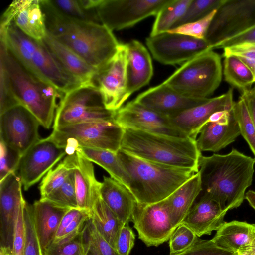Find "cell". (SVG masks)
Masks as SVG:
<instances>
[{
	"label": "cell",
	"mask_w": 255,
	"mask_h": 255,
	"mask_svg": "<svg viewBox=\"0 0 255 255\" xmlns=\"http://www.w3.org/2000/svg\"><path fill=\"white\" fill-rule=\"evenodd\" d=\"M233 89L225 93L208 98L198 105L168 116L171 122L187 136L196 140L200 130L211 116L218 111L232 110L234 101Z\"/></svg>",
	"instance_id": "cell-19"
},
{
	"label": "cell",
	"mask_w": 255,
	"mask_h": 255,
	"mask_svg": "<svg viewBox=\"0 0 255 255\" xmlns=\"http://www.w3.org/2000/svg\"><path fill=\"white\" fill-rule=\"evenodd\" d=\"M237 253L240 255H255V242L241 248Z\"/></svg>",
	"instance_id": "cell-57"
},
{
	"label": "cell",
	"mask_w": 255,
	"mask_h": 255,
	"mask_svg": "<svg viewBox=\"0 0 255 255\" xmlns=\"http://www.w3.org/2000/svg\"><path fill=\"white\" fill-rule=\"evenodd\" d=\"M89 218V212L82 210L74 220L64 229L60 236L54 240L53 243L69 240L77 236L82 231Z\"/></svg>",
	"instance_id": "cell-50"
},
{
	"label": "cell",
	"mask_w": 255,
	"mask_h": 255,
	"mask_svg": "<svg viewBox=\"0 0 255 255\" xmlns=\"http://www.w3.org/2000/svg\"><path fill=\"white\" fill-rule=\"evenodd\" d=\"M124 128L115 121H94L53 128L49 135L60 147L71 154L83 147L117 153L121 148ZM67 154V155H68Z\"/></svg>",
	"instance_id": "cell-8"
},
{
	"label": "cell",
	"mask_w": 255,
	"mask_h": 255,
	"mask_svg": "<svg viewBox=\"0 0 255 255\" xmlns=\"http://www.w3.org/2000/svg\"><path fill=\"white\" fill-rule=\"evenodd\" d=\"M216 10H213L200 20L180 25L168 32L181 34L198 39H205Z\"/></svg>",
	"instance_id": "cell-43"
},
{
	"label": "cell",
	"mask_w": 255,
	"mask_h": 255,
	"mask_svg": "<svg viewBox=\"0 0 255 255\" xmlns=\"http://www.w3.org/2000/svg\"><path fill=\"white\" fill-rule=\"evenodd\" d=\"M31 1L29 0H14L1 16L0 29H5L14 20L19 11Z\"/></svg>",
	"instance_id": "cell-53"
},
{
	"label": "cell",
	"mask_w": 255,
	"mask_h": 255,
	"mask_svg": "<svg viewBox=\"0 0 255 255\" xmlns=\"http://www.w3.org/2000/svg\"><path fill=\"white\" fill-rule=\"evenodd\" d=\"M227 213L215 200L207 197H200L194 204L182 222L198 237L210 235L218 230L225 222Z\"/></svg>",
	"instance_id": "cell-23"
},
{
	"label": "cell",
	"mask_w": 255,
	"mask_h": 255,
	"mask_svg": "<svg viewBox=\"0 0 255 255\" xmlns=\"http://www.w3.org/2000/svg\"><path fill=\"white\" fill-rule=\"evenodd\" d=\"M169 0H99L95 8L100 23L112 31L132 27L156 16Z\"/></svg>",
	"instance_id": "cell-10"
},
{
	"label": "cell",
	"mask_w": 255,
	"mask_h": 255,
	"mask_svg": "<svg viewBox=\"0 0 255 255\" xmlns=\"http://www.w3.org/2000/svg\"><path fill=\"white\" fill-rule=\"evenodd\" d=\"M117 155L130 178L128 190L142 205L165 200L196 173L192 169L145 160L121 150Z\"/></svg>",
	"instance_id": "cell-4"
},
{
	"label": "cell",
	"mask_w": 255,
	"mask_h": 255,
	"mask_svg": "<svg viewBox=\"0 0 255 255\" xmlns=\"http://www.w3.org/2000/svg\"><path fill=\"white\" fill-rule=\"evenodd\" d=\"M59 11L71 17L85 21L101 23L95 10H88L80 0H50Z\"/></svg>",
	"instance_id": "cell-38"
},
{
	"label": "cell",
	"mask_w": 255,
	"mask_h": 255,
	"mask_svg": "<svg viewBox=\"0 0 255 255\" xmlns=\"http://www.w3.org/2000/svg\"><path fill=\"white\" fill-rule=\"evenodd\" d=\"M192 0H169L156 15L150 35L167 32L182 17Z\"/></svg>",
	"instance_id": "cell-34"
},
{
	"label": "cell",
	"mask_w": 255,
	"mask_h": 255,
	"mask_svg": "<svg viewBox=\"0 0 255 255\" xmlns=\"http://www.w3.org/2000/svg\"><path fill=\"white\" fill-rule=\"evenodd\" d=\"M255 43V26L215 45L212 49H223L236 45Z\"/></svg>",
	"instance_id": "cell-52"
},
{
	"label": "cell",
	"mask_w": 255,
	"mask_h": 255,
	"mask_svg": "<svg viewBox=\"0 0 255 255\" xmlns=\"http://www.w3.org/2000/svg\"><path fill=\"white\" fill-rule=\"evenodd\" d=\"M25 245L24 255H43L35 228L31 205H26L24 211Z\"/></svg>",
	"instance_id": "cell-40"
},
{
	"label": "cell",
	"mask_w": 255,
	"mask_h": 255,
	"mask_svg": "<svg viewBox=\"0 0 255 255\" xmlns=\"http://www.w3.org/2000/svg\"><path fill=\"white\" fill-rule=\"evenodd\" d=\"M232 112L237 122L241 135L248 143L255 159V128L244 100L241 97L234 101Z\"/></svg>",
	"instance_id": "cell-36"
},
{
	"label": "cell",
	"mask_w": 255,
	"mask_h": 255,
	"mask_svg": "<svg viewBox=\"0 0 255 255\" xmlns=\"http://www.w3.org/2000/svg\"><path fill=\"white\" fill-rule=\"evenodd\" d=\"M115 112L105 108L101 94L94 83L83 85L60 99L53 128L82 123L114 121Z\"/></svg>",
	"instance_id": "cell-9"
},
{
	"label": "cell",
	"mask_w": 255,
	"mask_h": 255,
	"mask_svg": "<svg viewBox=\"0 0 255 255\" xmlns=\"http://www.w3.org/2000/svg\"><path fill=\"white\" fill-rule=\"evenodd\" d=\"M225 0H192L182 17L172 29L202 19L213 10L217 9Z\"/></svg>",
	"instance_id": "cell-37"
},
{
	"label": "cell",
	"mask_w": 255,
	"mask_h": 255,
	"mask_svg": "<svg viewBox=\"0 0 255 255\" xmlns=\"http://www.w3.org/2000/svg\"><path fill=\"white\" fill-rule=\"evenodd\" d=\"M100 196L123 224L132 221L137 202L124 185L111 177L104 176Z\"/></svg>",
	"instance_id": "cell-25"
},
{
	"label": "cell",
	"mask_w": 255,
	"mask_h": 255,
	"mask_svg": "<svg viewBox=\"0 0 255 255\" xmlns=\"http://www.w3.org/2000/svg\"><path fill=\"white\" fill-rule=\"evenodd\" d=\"M39 125L25 107L15 106L0 114V141L22 157L40 139Z\"/></svg>",
	"instance_id": "cell-12"
},
{
	"label": "cell",
	"mask_w": 255,
	"mask_h": 255,
	"mask_svg": "<svg viewBox=\"0 0 255 255\" xmlns=\"http://www.w3.org/2000/svg\"><path fill=\"white\" fill-rule=\"evenodd\" d=\"M8 46L17 60L31 74L65 94L84 85L68 73L42 41L34 39L20 29L10 35Z\"/></svg>",
	"instance_id": "cell-6"
},
{
	"label": "cell",
	"mask_w": 255,
	"mask_h": 255,
	"mask_svg": "<svg viewBox=\"0 0 255 255\" xmlns=\"http://www.w3.org/2000/svg\"><path fill=\"white\" fill-rule=\"evenodd\" d=\"M83 232L84 236L83 255H100L95 246L88 237L85 227L83 228Z\"/></svg>",
	"instance_id": "cell-56"
},
{
	"label": "cell",
	"mask_w": 255,
	"mask_h": 255,
	"mask_svg": "<svg viewBox=\"0 0 255 255\" xmlns=\"http://www.w3.org/2000/svg\"><path fill=\"white\" fill-rule=\"evenodd\" d=\"M44 199L63 208H78L73 170L60 188Z\"/></svg>",
	"instance_id": "cell-39"
},
{
	"label": "cell",
	"mask_w": 255,
	"mask_h": 255,
	"mask_svg": "<svg viewBox=\"0 0 255 255\" xmlns=\"http://www.w3.org/2000/svg\"><path fill=\"white\" fill-rule=\"evenodd\" d=\"M27 203L20 208L15 227L12 255H24L25 245L24 211Z\"/></svg>",
	"instance_id": "cell-49"
},
{
	"label": "cell",
	"mask_w": 255,
	"mask_h": 255,
	"mask_svg": "<svg viewBox=\"0 0 255 255\" xmlns=\"http://www.w3.org/2000/svg\"><path fill=\"white\" fill-rule=\"evenodd\" d=\"M146 44L153 57L164 65H174L193 58L212 49L205 39L165 32L150 35Z\"/></svg>",
	"instance_id": "cell-14"
},
{
	"label": "cell",
	"mask_w": 255,
	"mask_h": 255,
	"mask_svg": "<svg viewBox=\"0 0 255 255\" xmlns=\"http://www.w3.org/2000/svg\"><path fill=\"white\" fill-rule=\"evenodd\" d=\"M90 219L98 232L116 250L118 239L124 225L100 196L89 211Z\"/></svg>",
	"instance_id": "cell-30"
},
{
	"label": "cell",
	"mask_w": 255,
	"mask_h": 255,
	"mask_svg": "<svg viewBox=\"0 0 255 255\" xmlns=\"http://www.w3.org/2000/svg\"><path fill=\"white\" fill-rule=\"evenodd\" d=\"M0 255H12V251L0 247Z\"/></svg>",
	"instance_id": "cell-59"
},
{
	"label": "cell",
	"mask_w": 255,
	"mask_h": 255,
	"mask_svg": "<svg viewBox=\"0 0 255 255\" xmlns=\"http://www.w3.org/2000/svg\"><path fill=\"white\" fill-rule=\"evenodd\" d=\"M68 154L50 136L39 139L21 158L18 175L24 189L37 183Z\"/></svg>",
	"instance_id": "cell-15"
},
{
	"label": "cell",
	"mask_w": 255,
	"mask_h": 255,
	"mask_svg": "<svg viewBox=\"0 0 255 255\" xmlns=\"http://www.w3.org/2000/svg\"><path fill=\"white\" fill-rule=\"evenodd\" d=\"M22 185L16 172L0 181V247L11 251L18 214L26 203Z\"/></svg>",
	"instance_id": "cell-18"
},
{
	"label": "cell",
	"mask_w": 255,
	"mask_h": 255,
	"mask_svg": "<svg viewBox=\"0 0 255 255\" xmlns=\"http://www.w3.org/2000/svg\"><path fill=\"white\" fill-rule=\"evenodd\" d=\"M240 97L246 104L250 118L255 128V85L241 93Z\"/></svg>",
	"instance_id": "cell-54"
},
{
	"label": "cell",
	"mask_w": 255,
	"mask_h": 255,
	"mask_svg": "<svg viewBox=\"0 0 255 255\" xmlns=\"http://www.w3.org/2000/svg\"><path fill=\"white\" fill-rule=\"evenodd\" d=\"M13 21L23 32L36 40L42 41L47 34L45 16L39 0H32Z\"/></svg>",
	"instance_id": "cell-32"
},
{
	"label": "cell",
	"mask_w": 255,
	"mask_h": 255,
	"mask_svg": "<svg viewBox=\"0 0 255 255\" xmlns=\"http://www.w3.org/2000/svg\"><path fill=\"white\" fill-rule=\"evenodd\" d=\"M84 227L88 237L95 246L100 255H120L98 232L90 218L86 223Z\"/></svg>",
	"instance_id": "cell-48"
},
{
	"label": "cell",
	"mask_w": 255,
	"mask_h": 255,
	"mask_svg": "<svg viewBox=\"0 0 255 255\" xmlns=\"http://www.w3.org/2000/svg\"><path fill=\"white\" fill-rule=\"evenodd\" d=\"M234 254L218 247L211 240H202L198 237L188 249L169 255H234Z\"/></svg>",
	"instance_id": "cell-44"
},
{
	"label": "cell",
	"mask_w": 255,
	"mask_h": 255,
	"mask_svg": "<svg viewBox=\"0 0 255 255\" xmlns=\"http://www.w3.org/2000/svg\"><path fill=\"white\" fill-rule=\"evenodd\" d=\"M42 41L50 53L68 73L83 84L94 83L93 79L97 71L96 69L57 41L48 32Z\"/></svg>",
	"instance_id": "cell-27"
},
{
	"label": "cell",
	"mask_w": 255,
	"mask_h": 255,
	"mask_svg": "<svg viewBox=\"0 0 255 255\" xmlns=\"http://www.w3.org/2000/svg\"><path fill=\"white\" fill-rule=\"evenodd\" d=\"M73 170L71 154L67 155L54 169L42 178L39 187L40 199H44L60 188Z\"/></svg>",
	"instance_id": "cell-35"
},
{
	"label": "cell",
	"mask_w": 255,
	"mask_h": 255,
	"mask_svg": "<svg viewBox=\"0 0 255 255\" xmlns=\"http://www.w3.org/2000/svg\"><path fill=\"white\" fill-rule=\"evenodd\" d=\"M218 247L234 253L255 242V224L244 221L225 222L211 239Z\"/></svg>",
	"instance_id": "cell-29"
},
{
	"label": "cell",
	"mask_w": 255,
	"mask_h": 255,
	"mask_svg": "<svg viewBox=\"0 0 255 255\" xmlns=\"http://www.w3.org/2000/svg\"><path fill=\"white\" fill-rule=\"evenodd\" d=\"M83 230L77 236L69 240L52 243L44 251L43 255H83Z\"/></svg>",
	"instance_id": "cell-41"
},
{
	"label": "cell",
	"mask_w": 255,
	"mask_h": 255,
	"mask_svg": "<svg viewBox=\"0 0 255 255\" xmlns=\"http://www.w3.org/2000/svg\"><path fill=\"white\" fill-rule=\"evenodd\" d=\"M0 114L15 106L20 105L12 90L6 71L0 64Z\"/></svg>",
	"instance_id": "cell-46"
},
{
	"label": "cell",
	"mask_w": 255,
	"mask_h": 255,
	"mask_svg": "<svg viewBox=\"0 0 255 255\" xmlns=\"http://www.w3.org/2000/svg\"><path fill=\"white\" fill-rule=\"evenodd\" d=\"M35 228L43 252L53 243L60 223L70 209L40 199L31 205Z\"/></svg>",
	"instance_id": "cell-26"
},
{
	"label": "cell",
	"mask_w": 255,
	"mask_h": 255,
	"mask_svg": "<svg viewBox=\"0 0 255 255\" xmlns=\"http://www.w3.org/2000/svg\"><path fill=\"white\" fill-rule=\"evenodd\" d=\"M47 32L97 70L117 53L120 43L104 25L78 20L59 11L50 0H40Z\"/></svg>",
	"instance_id": "cell-1"
},
{
	"label": "cell",
	"mask_w": 255,
	"mask_h": 255,
	"mask_svg": "<svg viewBox=\"0 0 255 255\" xmlns=\"http://www.w3.org/2000/svg\"><path fill=\"white\" fill-rule=\"evenodd\" d=\"M81 210L78 208L70 209L66 212L61 220L54 240L60 236L64 229L74 220Z\"/></svg>",
	"instance_id": "cell-55"
},
{
	"label": "cell",
	"mask_w": 255,
	"mask_h": 255,
	"mask_svg": "<svg viewBox=\"0 0 255 255\" xmlns=\"http://www.w3.org/2000/svg\"><path fill=\"white\" fill-rule=\"evenodd\" d=\"M222 76L221 56L209 49L185 62L163 83L187 97L206 99L219 86Z\"/></svg>",
	"instance_id": "cell-7"
},
{
	"label": "cell",
	"mask_w": 255,
	"mask_h": 255,
	"mask_svg": "<svg viewBox=\"0 0 255 255\" xmlns=\"http://www.w3.org/2000/svg\"><path fill=\"white\" fill-rule=\"evenodd\" d=\"M0 64L4 67L16 98L40 125L49 129L54 122L59 91L29 72L0 42Z\"/></svg>",
	"instance_id": "cell-5"
},
{
	"label": "cell",
	"mask_w": 255,
	"mask_h": 255,
	"mask_svg": "<svg viewBox=\"0 0 255 255\" xmlns=\"http://www.w3.org/2000/svg\"><path fill=\"white\" fill-rule=\"evenodd\" d=\"M126 44L128 49L127 95L129 97L148 84L153 69L151 56L141 42L132 40Z\"/></svg>",
	"instance_id": "cell-24"
},
{
	"label": "cell",
	"mask_w": 255,
	"mask_h": 255,
	"mask_svg": "<svg viewBox=\"0 0 255 255\" xmlns=\"http://www.w3.org/2000/svg\"><path fill=\"white\" fill-rule=\"evenodd\" d=\"M128 49L120 43L114 57L97 70L93 83L99 90L105 108L116 111L128 98L127 95Z\"/></svg>",
	"instance_id": "cell-13"
},
{
	"label": "cell",
	"mask_w": 255,
	"mask_h": 255,
	"mask_svg": "<svg viewBox=\"0 0 255 255\" xmlns=\"http://www.w3.org/2000/svg\"><path fill=\"white\" fill-rule=\"evenodd\" d=\"M135 236L128 224H125L121 230L116 245V250L120 255H129L134 245Z\"/></svg>",
	"instance_id": "cell-51"
},
{
	"label": "cell",
	"mask_w": 255,
	"mask_h": 255,
	"mask_svg": "<svg viewBox=\"0 0 255 255\" xmlns=\"http://www.w3.org/2000/svg\"><path fill=\"white\" fill-rule=\"evenodd\" d=\"M224 58L223 75L225 81L241 93L251 88L255 78L250 68L236 56L228 55Z\"/></svg>",
	"instance_id": "cell-33"
},
{
	"label": "cell",
	"mask_w": 255,
	"mask_h": 255,
	"mask_svg": "<svg viewBox=\"0 0 255 255\" xmlns=\"http://www.w3.org/2000/svg\"><path fill=\"white\" fill-rule=\"evenodd\" d=\"M234 255H240L238 253H235Z\"/></svg>",
	"instance_id": "cell-60"
},
{
	"label": "cell",
	"mask_w": 255,
	"mask_h": 255,
	"mask_svg": "<svg viewBox=\"0 0 255 255\" xmlns=\"http://www.w3.org/2000/svg\"><path fill=\"white\" fill-rule=\"evenodd\" d=\"M120 150L138 158L199 171L202 155L196 140L124 128Z\"/></svg>",
	"instance_id": "cell-3"
},
{
	"label": "cell",
	"mask_w": 255,
	"mask_h": 255,
	"mask_svg": "<svg viewBox=\"0 0 255 255\" xmlns=\"http://www.w3.org/2000/svg\"><path fill=\"white\" fill-rule=\"evenodd\" d=\"M222 56L233 55L239 58L252 71L255 78V43L225 47Z\"/></svg>",
	"instance_id": "cell-47"
},
{
	"label": "cell",
	"mask_w": 255,
	"mask_h": 255,
	"mask_svg": "<svg viewBox=\"0 0 255 255\" xmlns=\"http://www.w3.org/2000/svg\"><path fill=\"white\" fill-rule=\"evenodd\" d=\"M255 26V0H225L216 10L205 39L213 47Z\"/></svg>",
	"instance_id": "cell-11"
},
{
	"label": "cell",
	"mask_w": 255,
	"mask_h": 255,
	"mask_svg": "<svg viewBox=\"0 0 255 255\" xmlns=\"http://www.w3.org/2000/svg\"><path fill=\"white\" fill-rule=\"evenodd\" d=\"M245 199L248 202L249 205L255 210V191H248L245 194Z\"/></svg>",
	"instance_id": "cell-58"
},
{
	"label": "cell",
	"mask_w": 255,
	"mask_h": 255,
	"mask_svg": "<svg viewBox=\"0 0 255 255\" xmlns=\"http://www.w3.org/2000/svg\"><path fill=\"white\" fill-rule=\"evenodd\" d=\"M255 164L254 158L235 148L226 154L201 155L198 172L202 189L199 196L215 200L226 212L239 207L252 183Z\"/></svg>",
	"instance_id": "cell-2"
},
{
	"label": "cell",
	"mask_w": 255,
	"mask_h": 255,
	"mask_svg": "<svg viewBox=\"0 0 255 255\" xmlns=\"http://www.w3.org/2000/svg\"><path fill=\"white\" fill-rule=\"evenodd\" d=\"M21 156L0 141V181L16 172Z\"/></svg>",
	"instance_id": "cell-45"
},
{
	"label": "cell",
	"mask_w": 255,
	"mask_h": 255,
	"mask_svg": "<svg viewBox=\"0 0 255 255\" xmlns=\"http://www.w3.org/2000/svg\"><path fill=\"white\" fill-rule=\"evenodd\" d=\"M201 189L200 176L198 172L164 200L175 229L187 215Z\"/></svg>",
	"instance_id": "cell-28"
},
{
	"label": "cell",
	"mask_w": 255,
	"mask_h": 255,
	"mask_svg": "<svg viewBox=\"0 0 255 255\" xmlns=\"http://www.w3.org/2000/svg\"><path fill=\"white\" fill-rule=\"evenodd\" d=\"M71 154L78 207L89 212L100 196L102 182L97 180L91 161L77 151Z\"/></svg>",
	"instance_id": "cell-22"
},
{
	"label": "cell",
	"mask_w": 255,
	"mask_h": 255,
	"mask_svg": "<svg viewBox=\"0 0 255 255\" xmlns=\"http://www.w3.org/2000/svg\"><path fill=\"white\" fill-rule=\"evenodd\" d=\"M198 237L187 226L180 224L169 239L170 254L183 251L191 246Z\"/></svg>",
	"instance_id": "cell-42"
},
{
	"label": "cell",
	"mask_w": 255,
	"mask_h": 255,
	"mask_svg": "<svg viewBox=\"0 0 255 255\" xmlns=\"http://www.w3.org/2000/svg\"><path fill=\"white\" fill-rule=\"evenodd\" d=\"M115 120L123 128L176 137H188L171 122L168 116L157 113L134 100L116 111Z\"/></svg>",
	"instance_id": "cell-17"
},
{
	"label": "cell",
	"mask_w": 255,
	"mask_h": 255,
	"mask_svg": "<svg viewBox=\"0 0 255 255\" xmlns=\"http://www.w3.org/2000/svg\"><path fill=\"white\" fill-rule=\"evenodd\" d=\"M132 222L138 238L147 247H157L167 241L176 229L164 200L148 205L137 203Z\"/></svg>",
	"instance_id": "cell-16"
},
{
	"label": "cell",
	"mask_w": 255,
	"mask_h": 255,
	"mask_svg": "<svg viewBox=\"0 0 255 255\" xmlns=\"http://www.w3.org/2000/svg\"><path fill=\"white\" fill-rule=\"evenodd\" d=\"M75 151L92 163L101 166L110 174V177L124 185L128 189L130 178L117 153L104 149L83 147H77Z\"/></svg>",
	"instance_id": "cell-31"
},
{
	"label": "cell",
	"mask_w": 255,
	"mask_h": 255,
	"mask_svg": "<svg viewBox=\"0 0 255 255\" xmlns=\"http://www.w3.org/2000/svg\"><path fill=\"white\" fill-rule=\"evenodd\" d=\"M208 99L187 97L162 82L139 94L134 100L157 113L168 117L202 104Z\"/></svg>",
	"instance_id": "cell-20"
},
{
	"label": "cell",
	"mask_w": 255,
	"mask_h": 255,
	"mask_svg": "<svg viewBox=\"0 0 255 255\" xmlns=\"http://www.w3.org/2000/svg\"><path fill=\"white\" fill-rule=\"evenodd\" d=\"M240 131L232 110L217 122H208L201 128L196 138L200 152H218L232 142L240 135Z\"/></svg>",
	"instance_id": "cell-21"
}]
</instances>
